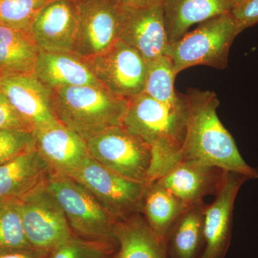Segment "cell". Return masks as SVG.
<instances>
[{
  "label": "cell",
  "instance_id": "obj_1",
  "mask_svg": "<svg viewBox=\"0 0 258 258\" xmlns=\"http://www.w3.org/2000/svg\"><path fill=\"white\" fill-rule=\"evenodd\" d=\"M187 107L181 160L195 161L222 171L258 179V169L244 160L235 139L217 115L220 105L213 91L194 89L184 95Z\"/></svg>",
  "mask_w": 258,
  "mask_h": 258
},
{
  "label": "cell",
  "instance_id": "obj_2",
  "mask_svg": "<svg viewBox=\"0 0 258 258\" xmlns=\"http://www.w3.org/2000/svg\"><path fill=\"white\" fill-rule=\"evenodd\" d=\"M187 107L169 106L145 93L128 99L122 125L152 148L149 179H157L181 160Z\"/></svg>",
  "mask_w": 258,
  "mask_h": 258
},
{
  "label": "cell",
  "instance_id": "obj_3",
  "mask_svg": "<svg viewBox=\"0 0 258 258\" xmlns=\"http://www.w3.org/2000/svg\"><path fill=\"white\" fill-rule=\"evenodd\" d=\"M128 99L104 86H70L52 90V106L59 122L86 141L122 125Z\"/></svg>",
  "mask_w": 258,
  "mask_h": 258
},
{
  "label": "cell",
  "instance_id": "obj_4",
  "mask_svg": "<svg viewBox=\"0 0 258 258\" xmlns=\"http://www.w3.org/2000/svg\"><path fill=\"white\" fill-rule=\"evenodd\" d=\"M243 31L231 13L218 15L199 24L178 41L169 43L165 55L176 76L196 66L225 69L234 40Z\"/></svg>",
  "mask_w": 258,
  "mask_h": 258
},
{
  "label": "cell",
  "instance_id": "obj_5",
  "mask_svg": "<svg viewBox=\"0 0 258 258\" xmlns=\"http://www.w3.org/2000/svg\"><path fill=\"white\" fill-rule=\"evenodd\" d=\"M45 183L63 211L74 235L91 240L116 241L115 231L120 220L108 213L83 185L55 172Z\"/></svg>",
  "mask_w": 258,
  "mask_h": 258
},
{
  "label": "cell",
  "instance_id": "obj_6",
  "mask_svg": "<svg viewBox=\"0 0 258 258\" xmlns=\"http://www.w3.org/2000/svg\"><path fill=\"white\" fill-rule=\"evenodd\" d=\"M71 178L83 185L108 213L120 221L140 213L149 184L120 175L90 155Z\"/></svg>",
  "mask_w": 258,
  "mask_h": 258
},
{
  "label": "cell",
  "instance_id": "obj_7",
  "mask_svg": "<svg viewBox=\"0 0 258 258\" xmlns=\"http://www.w3.org/2000/svg\"><path fill=\"white\" fill-rule=\"evenodd\" d=\"M90 156L128 179L150 183L152 148L123 125L103 131L86 141Z\"/></svg>",
  "mask_w": 258,
  "mask_h": 258
},
{
  "label": "cell",
  "instance_id": "obj_8",
  "mask_svg": "<svg viewBox=\"0 0 258 258\" xmlns=\"http://www.w3.org/2000/svg\"><path fill=\"white\" fill-rule=\"evenodd\" d=\"M18 206L25 235L35 250L49 254L74 235L45 181L20 199Z\"/></svg>",
  "mask_w": 258,
  "mask_h": 258
},
{
  "label": "cell",
  "instance_id": "obj_9",
  "mask_svg": "<svg viewBox=\"0 0 258 258\" xmlns=\"http://www.w3.org/2000/svg\"><path fill=\"white\" fill-rule=\"evenodd\" d=\"M78 32L74 54L89 58L104 53L119 40L123 5L119 0H74Z\"/></svg>",
  "mask_w": 258,
  "mask_h": 258
},
{
  "label": "cell",
  "instance_id": "obj_10",
  "mask_svg": "<svg viewBox=\"0 0 258 258\" xmlns=\"http://www.w3.org/2000/svg\"><path fill=\"white\" fill-rule=\"evenodd\" d=\"M106 89L129 99L144 92L148 64L135 49L118 40L101 55L82 58Z\"/></svg>",
  "mask_w": 258,
  "mask_h": 258
},
{
  "label": "cell",
  "instance_id": "obj_11",
  "mask_svg": "<svg viewBox=\"0 0 258 258\" xmlns=\"http://www.w3.org/2000/svg\"><path fill=\"white\" fill-rule=\"evenodd\" d=\"M246 176L223 171L215 200L205 206L203 220V248L199 258H225L232 237L234 206Z\"/></svg>",
  "mask_w": 258,
  "mask_h": 258
},
{
  "label": "cell",
  "instance_id": "obj_12",
  "mask_svg": "<svg viewBox=\"0 0 258 258\" xmlns=\"http://www.w3.org/2000/svg\"><path fill=\"white\" fill-rule=\"evenodd\" d=\"M119 40L135 49L147 63L165 55L169 40L164 1L138 8L123 6Z\"/></svg>",
  "mask_w": 258,
  "mask_h": 258
},
{
  "label": "cell",
  "instance_id": "obj_13",
  "mask_svg": "<svg viewBox=\"0 0 258 258\" xmlns=\"http://www.w3.org/2000/svg\"><path fill=\"white\" fill-rule=\"evenodd\" d=\"M0 90L33 132L60 123L52 106V90L33 74H4Z\"/></svg>",
  "mask_w": 258,
  "mask_h": 258
},
{
  "label": "cell",
  "instance_id": "obj_14",
  "mask_svg": "<svg viewBox=\"0 0 258 258\" xmlns=\"http://www.w3.org/2000/svg\"><path fill=\"white\" fill-rule=\"evenodd\" d=\"M29 32L40 52L74 53L78 32L74 0L47 2Z\"/></svg>",
  "mask_w": 258,
  "mask_h": 258
},
{
  "label": "cell",
  "instance_id": "obj_15",
  "mask_svg": "<svg viewBox=\"0 0 258 258\" xmlns=\"http://www.w3.org/2000/svg\"><path fill=\"white\" fill-rule=\"evenodd\" d=\"M223 171L198 161L181 160L156 181L189 206L216 193Z\"/></svg>",
  "mask_w": 258,
  "mask_h": 258
},
{
  "label": "cell",
  "instance_id": "obj_16",
  "mask_svg": "<svg viewBox=\"0 0 258 258\" xmlns=\"http://www.w3.org/2000/svg\"><path fill=\"white\" fill-rule=\"evenodd\" d=\"M34 133L37 149L53 172L72 177L90 155L86 140L60 123Z\"/></svg>",
  "mask_w": 258,
  "mask_h": 258
},
{
  "label": "cell",
  "instance_id": "obj_17",
  "mask_svg": "<svg viewBox=\"0 0 258 258\" xmlns=\"http://www.w3.org/2000/svg\"><path fill=\"white\" fill-rule=\"evenodd\" d=\"M52 172L37 147L0 166V204L20 200Z\"/></svg>",
  "mask_w": 258,
  "mask_h": 258
},
{
  "label": "cell",
  "instance_id": "obj_18",
  "mask_svg": "<svg viewBox=\"0 0 258 258\" xmlns=\"http://www.w3.org/2000/svg\"><path fill=\"white\" fill-rule=\"evenodd\" d=\"M237 0H164V18L169 44L180 40L189 28L227 13Z\"/></svg>",
  "mask_w": 258,
  "mask_h": 258
},
{
  "label": "cell",
  "instance_id": "obj_19",
  "mask_svg": "<svg viewBox=\"0 0 258 258\" xmlns=\"http://www.w3.org/2000/svg\"><path fill=\"white\" fill-rule=\"evenodd\" d=\"M32 74L50 90L70 86H103L84 60L74 53L40 51Z\"/></svg>",
  "mask_w": 258,
  "mask_h": 258
},
{
  "label": "cell",
  "instance_id": "obj_20",
  "mask_svg": "<svg viewBox=\"0 0 258 258\" xmlns=\"http://www.w3.org/2000/svg\"><path fill=\"white\" fill-rule=\"evenodd\" d=\"M188 205L154 180L149 183L141 212L146 223L158 238L166 244L173 226Z\"/></svg>",
  "mask_w": 258,
  "mask_h": 258
},
{
  "label": "cell",
  "instance_id": "obj_21",
  "mask_svg": "<svg viewBox=\"0 0 258 258\" xmlns=\"http://www.w3.org/2000/svg\"><path fill=\"white\" fill-rule=\"evenodd\" d=\"M116 258H169L165 243L139 214L118 222L115 231Z\"/></svg>",
  "mask_w": 258,
  "mask_h": 258
},
{
  "label": "cell",
  "instance_id": "obj_22",
  "mask_svg": "<svg viewBox=\"0 0 258 258\" xmlns=\"http://www.w3.org/2000/svg\"><path fill=\"white\" fill-rule=\"evenodd\" d=\"M203 202L189 205L173 226L166 241L169 258H199L203 248Z\"/></svg>",
  "mask_w": 258,
  "mask_h": 258
},
{
  "label": "cell",
  "instance_id": "obj_23",
  "mask_svg": "<svg viewBox=\"0 0 258 258\" xmlns=\"http://www.w3.org/2000/svg\"><path fill=\"white\" fill-rule=\"evenodd\" d=\"M40 50L30 32L0 23V69L5 74H32Z\"/></svg>",
  "mask_w": 258,
  "mask_h": 258
},
{
  "label": "cell",
  "instance_id": "obj_24",
  "mask_svg": "<svg viewBox=\"0 0 258 258\" xmlns=\"http://www.w3.org/2000/svg\"><path fill=\"white\" fill-rule=\"evenodd\" d=\"M147 64L144 93L169 106H183L185 103L184 96L178 94L174 89L176 75L170 58L164 55Z\"/></svg>",
  "mask_w": 258,
  "mask_h": 258
},
{
  "label": "cell",
  "instance_id": "obj_25",
  "mask_svg": "<svg viewBox=\"0 0 258 258\" xmlns=\"http://www.w3.org/2000/svg\"><path fill=\"white\" fill-rule=\"evenodd\" d=\"M28 249L33 248L24 231L18 200L0 204V252Z\"/></svg>",
  "mask_w": 258,
  "mask_h": 258
},
{
  "label": "cell",
  "instance_id": "obj_26",
  "mask_svg": "<svg viewBox=\"0 0 258 258\" xmlns=\"http://www.w3.org/2000/svg\"><path fill=\"white\" fill-rule=\"evenodd\" d=\"M117 250L116 241L91 240L73 235L47 258H116Z\"/></svg>",
  "mask_w": 258,
  "mask_h": 258
},
{
  "label": "cell",
  "instance_id": "obj_27",
  "mask_svg": "<svg viewBox=\"0 0 258 258\" xmlns=\"http://www.w3.org/2000/svg\"><path fill=\"white\" fill-rule=\"evenodd\" d=\"M47 0H0V23L29 32Z\"/></svg>",
  "mask_w": 258,
  "mask_h": 258
},
{
  "label": "cell",
  "instance_id": "obj_28",
  "mask_svg": "<svg viewBox=\"0 0 258 258\" xmlns=\"http://www.w3.org/2000/svg\"><path fill=\"white\" fill-rule=\"evenodd\" d=\"M37 147L33 132L0 129V166Z\"/></svg>",
  "mask_w": 258,
  "mask_h": 258
},
{
  "label": "cell",
  "instance_id": "obj_29",
  "mask_svg": "<svg viewBox=\"0 0 258 258\" xmlns=\"http://www.w3.org/2000/svg\"><path fill=\"white\" fill-rule=\"evenodd\" d=\"M0 129H18L33 132L13 105L8 97L0 90Z\"/></svg>",
  "mask_w": 258,
  "mask_h": 258
},
{
  "label": "cell",
  "instance_id": "obj_30",
  "mask_svg": "<svg viewBox=\"0 0 258 258\" xmlns=\"http://www.w3.org/2000/svg\"><path fill=\"white\" fill-rule=\"evenodd\" d=\"M231 14L242 30L258 24V0H237Z\"/></svg>",
  "mask_w": 258,
  "mask_h": 258
},
{
  "label": "cell",
  "instance_id": "obj_31",
  "mask_svg": "<svg viewBox=\"0 0 258 258\" xmlns=\"http://www.w3.org/2000/svg\"><path fill=\"white\" fill-rule=\"evenodd\" d=\"M48 254L42 253L34 249L0 252V258H47Z\"/></svg>",
  "mask_w": 258,
  "mask_h": 258
},
{
  "label": "cell",
  "instance_id": "obj_32",
  "mask_svg": "<svg viewBox=\"0 0 258 258\" xmlns=\"http://www.w3.org/2000/svg\"><path fill=\"white\" fill-rule=\"evenodd\" d=\"M119 1L123 6L138 8V7L149 6L155 3H160L164 0H119Z\"/></svg>",
  "mask_w": 258,
  "mask_h": 258
},
{
  "label": "cell",
  "instance_id": "obj_33",
  "mask_svg": "<svg viewBox=\"0 0 258 258\" xmlns=\"http://www.w3.org/2000/svg\"><path fill=\"white\" fill-rule=\"evenodd\" d=\"M4 74V72H3V71H2L1 69H0V79H1L2 77H3V76Z\"/></svg>",
  "mask_w": 258,
  "mask_h": 258
},
{
  "label": "cell",
  "instance_id": "obj_34",
  "mask_svg": "<svg viewBox=\"0 0 258 258\" xmlns=\"http://www.w3.org/2000/svg\"><path fill=\"white\" fill-rule=\"evenodd\" d=\"M47 2L53 1V0H47Z\"/></svg>",
  "mask_w": 258,
  "mask_h": 258
}]
</instances>
